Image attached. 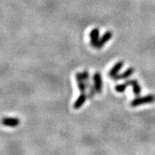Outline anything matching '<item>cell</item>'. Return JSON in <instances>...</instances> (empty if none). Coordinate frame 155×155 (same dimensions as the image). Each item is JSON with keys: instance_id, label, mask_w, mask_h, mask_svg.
I'll return each instance as SVG.
<instances>
[{"instance_id": "1", "label": "cell", "mask_w": 155, "mask_h": 155, "mask_svg": "<svg viewBox=\"0 0 155 155\" xmlns=\"http://www.w3.org/2000/svg\"><path fill=\"white\" fill-rule=\"evenodd\" d=\"M155 102V96L153 95H147L143 97H137L135 99H133L131 102V106L132 107H136L139 105H144V104L153 103Z\"/></svg>"}, {"instance_id": "2", "label": "cell", "mask_w": 155, "mask_h": 155, "mask_svg": "<svg viewBox=\"0 0 155 155\" xmlns=\"http://www.w3.org/2000/svg\"><path fill=\"white\" fill-rule=\"evenodd\" d=\"M113 36V33L110 31H108V32H105L104 35H103L101 39H99L98 42H97V45L95 47V48H97V49H101L103 47L105 46V44H106L107 42H109L110 39Z\"/></svg>"}, {"instance_id": "3", "label": "cell", "mask_w": 155, "mask_h": 155, "mask_svg": "<svg viewBox=\"0 0 155 155\" xmlns=\"http://www.w3.org/2000/svg\"><path fill=\"white\" fill-rule=\"evenodd\" d=\"M93 86L97 93H101L102 91V79H101V75L98 72L95 73L93 75Z\"/></svg>"}, {"instance_id": "4", "label": "cell", "mask_w": 155, "mask_h": 155, "mask_svg": "<svg viewBox=\"0 0 155 155\" xmlns=\"http://www.w3.org/2000/svg\"><path fill=\"white\" fill-rule=\"evenodd\" d=\"M2 124L8 127H16L20 124V120L15 118H2Z\"/></svg>"}, {"instance_id": "5", "label": "cell", "mask_w": 155, "mask_h": 155, "mask_svg": "<svg viewBox=\"0 0 155 155\" xmlns=\"http://www.w3.org/2000/svg\"><path fill=\"white\" fill-rule=\"evenodd\" d=\"M134 72H135V69H134L133 68H129V69H127L126 71L123 72L122 74H117V75L114 76H113V77L111 78L115 80H124V79H127V78L130 77V76L134 73Z\"/></svg>"}, {"instance_id": "6", "label": "cell", "mask_w": 155, "mask_h": 155, "mask_svg": "<svg viewBox=\"0 0 155 155\" xmlns=\"http://www.w3.org/2000/svg\"><path fill=\"white\" fill-rule=\"evenodd\" d=\"M86 98H88L86 94V93H81L80 95L79 96V98H77V100L75 101V104H74V108L75 109H79V108H81L84 105V103L86 102Z\"/></svg>"}, {"instance_id": "7", "label": "cell", "mask_w": 155, "mask_h": 155, "mask_svg": "<svg viewBox=\"0 0 155 155\" xmlns=\"http://www.w3.org/2000/svg\"><path fill=\"white\" fill-rule=\"evenodd\" d=\"M99 40V30L94 28L90 32V44L91 46L95 47Z\"/></svg>"}, {"instance_id": "8", "label": "cell", "mask_w": 155, "mask_h": 155, "mask_svg": "<svg viewBox=\"0 0 155 155\" xmlns=\"http://www.w3.org/2000/svg\"><path fill=\"white\" fill-rule=\"evenodd\" d=\"M123 62H117L115 66H113V67L111 69L110 71H109V75L110 76V77H113V76H114L117 75V74H118V73L120 71L121 69L123 68Z\"/></svg>"}, {"instance_id": "9", "label": "cell", "mask_w": 155, "mask_h": 155, "mask_svg": "<svg viewBox=\"0 0 155 155\" xmlns=\"http://www.w3.org/2000/svg\"><path fill=\"white\" fill-rule=\"evenodd\" d=\"M131 86L132 87L133 92L135 95L139 96L140 93H141V86L139 85V82L136 80H131Z\"/></svg>"}, {"instance_id": "10", "label": "cell", "mask_w": 155, "mask_h": 155, "mask_svg": "<svg viewBox=\"0 0 155 155\" xmlns=\"http://www.w3.org/2000/svg\"><path fill=\"white\" fill-rule=\"evenodd\" d=\"M89 74L87 71H83L82 73H78L75 76L77 81L78 80H83V81H89Z\"/></svg>"}, {"instance_id": "11", "label": "cell", "mask_w": 155, "mask_h": 155, "mask_svg": "<svg viewBox=\"0 0 155 155\" xmlns=\"http://www.w3.org/2000/svg\"><path fill=\"white\" fill-rule=\"evenodd\" d=\"M131 85V80H127L123 84H118V85L116 86V91L117 92H120V93H122L125 91V90L127 89V88L128 86Z\"/></svg>"}, {"instance_id": "12", "label": "cell", "mask_w": 155, "mask_h": 155, "mask_svg": "<svg viewBox=\"0 0 155 155\" xmlns=\"http://www.w3.org/2000/svg\"><path fill=\"white\" fill-rule=\"evenodd\" d=\"M89 92L88 93V95H87V97H88V98H93L95 96V95H96V93H97V92H96V89H95L94 86H89Z\"/></svg>"}]
</instances>
